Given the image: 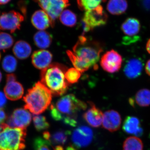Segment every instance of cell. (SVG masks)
<instances>
[{
    "label": "cell",
    "mask_w": 150,
    "mask_h": 150,
    "mask_svg": "<svg viewBox=\"0 0 150 150\" xmlns=\"http://www.w3.org/2000/svg\"><path fill=\"white\" fill-rule=\"evenodd\" d=\"M103 51L99 42L81 35L73 47V51H67V54L74 68L82 73L91 67L98 68L97 63Z\"/></svg>",
    "instance_id": "obj_1"
},
{
    "label": "cell",
    "mask_w": 150,
    "mask_h": 150,
    "mask_svg": "<svg viewBox=\"0 0 150 150\" xmlns=\"http://www.w3.org/2000/svg\"><path fill=\"white\" fill-rule=\"evenodd\" d=\"M86 108L85 103L70 94L62 97L55 105H51L50 113L54 120L75 126L77 124V114L81 110H85Z\"/></svg>",
    "instance_id": "obj_2"
},
{
    "label": "cell",
    "mask_w": 150,
    "mask_h": 150,
    "mask_svg": "<svg viewBox=\"0 0 150 150\" xmlns=\"http://www.w3.org/2000/svg\"><path fill=\"white\" fill-rule=\"evenodd\" d=\"M67 68L57 63L51 64L40 73V82L55 96H61L67 92L69 83L65 79Z\"/></svg>",
    "instance_id": "obj_3"
},
{
    "label": "cell",
    "mask_w": 150,
    "mask_h": 150,
    "mask_svg": "<svg viewBox=\"0 0 150 150\" xmlns=\"http://www.w3.org/2000/svg\"><path fill=\"white\" fill-rule=\"evenodd\" d=\"M52 98L51 92L40 81L38 82L23 97L24 108L34 115H39L50 106Z\"/></svg>",
    "instance_id": "obj_4"
},
{
    "label": "cell",
    "mask_w": 150,
    "mask_h": 150,
    "mask_svg": "<svg viewBox=\"0 0 150 150\" xmlns=\"http://www.w3.org/2000/svg\"><path fill=\"white\" fill-rule=\"evenodd\" d=\"M26 134V129L7 126L0 133V150H24Z\"/></svg>",
    "instance_id": "obj_5"
},
{
    "label": "cell",
    "mask_w": 150,
    "mask_h": 150,
    "mask_svg": "<svg viewBox=\"0 0 150 150\" xmlns=\"http://www.w3.org/2000/svg\"><path fill=\"white\" fill-rule=\"evenodd\" d=\"M108 15L101 6L93 10L86 11L82 20L84 32H87L104 25L107 23Z\"/></svg>",
    "instance_id": "obj_6"
},
{
    "label": "cell",
    "mask_w": 150,
    "mask_h": 150,
    "mask_svg": "<svg viewBox=\"0 0 150 150\" xmlns=\"http://www.w3.org/2000/svg\"><path fill=\"white\" fill-rule=\"evenodd\" d=\"M36 2L50 18L52 27H54L55 20L60 16L64 9L70 5L69 1L66 0H43Z\"/></svg>",
    "instance_id": "obj_7"
},
{
    "label": "cell",
    "mask_w": 150,
    "mask_h": 150,
    "mask_svg": "<svg viewBox=\"0 0 150 150\" xmlns=\"http://www.w3.org/2000/svg\"><path fill=\"white\" fill-rule=\"evenodd\" d=\"M24 20V17L15 11L3 13L0 16V29L8 30L13 33L20 29L21 23Z\"/></svg>",
    "instance_id": "obj_8"
},
{
    "label": "cell",
    "mask_w": 150,
    "mask_h": 150,
    "mask_svg": "<svg viewBox=\"0 0 150 150\" xmlns=\"http://www.w3.org/2000/svg\"><path fill=\"white\" fill-rule=\"evenodd\" d=\"M32 117L29 111L23 108L15 109L7 119L6 124L11 128L26 129L31 123Z\"/></svg>",
    "instance_id": "obj_9"
},
{
    "label": "cell",
    "mask_w": 150,
    "mask_h": 150,
    "mask_svg": "<svg viewBox=\"0 0 150 150\" xmlns=\"http://www.w3.org/2000/svg\"><path fill=\"white\" fill-rule=\"evenodd\" d=\"M122 58L118 52L114 50L108 51L100 59V66L103 69L109 73H114L120 69Z\"/></svg>",
    "instance_id": "obj_10"
},
{
    "label": "cell",
    "mask_w": 150,
    "mask_h": 150,
    "mask_svg": "<svg viewBox=\"0 0 150 150\" xmlns=\"http://www.w3.org/2000/svg\"><path fill=\"white\" fill-rule=\"evenodd\" d=\"M93 137V132L90 128L81 126L73 132L71 140L76 148H81L88 146L92 141Z\"/></svg>",
    "instance_id": "obj_11"
},
{
    "label": "cell",
    "mask_w": 150,
    "mask_h": 150,
    "mask_svg": "<svg viewBox=\"0 0 150 150\" xmlns=\"http://www.w3.org/2000/svg\"><path fill=\"white\" fill-rule=\"evenodd\" d=\"M140 28V22L138 19L133 18H127L121 26V30L127 37L124 39V43L127 44L137 40V35L139 32Z\"/></svg>",
    "instance_id": "obj_12"
},
{
    "label": "cell",
    "mask_w": 150,
    "mask_h": 150,
    "mask_svg": "<svg viewBox=\"0 0 150 150\" xmlns=\"http://www.w3.org/2000/svg\"><path fill=\"white\" fill-rule=\"evenodd\" d=\"M121 121L119 112L115 110H108L103 113L102 126L110 132H115L120 129Z\"/></svg>",
    "instance_id": "obj_13"
},
{
    "label": "cell",
    "mask_w": 150,
    "mask_h": 150,
    "mask_svg": "<svg viewBox=\"0 0 150 150\" xmlns=\"http://www.w3.org/2000/svg\"><path fill=\"white\" fill-rule=\"evenodd\" d=\"M52 58V54L47 50L35 51L32 56V64L38 69H44L51 64Z\"/></svg>",
    "instance_id": "obj_14"
},
{
    "label": "cell",
    "mask_w": 150,
    "mask_h": 150,
    "mask_svg": "<svg viewBox=\"0 0 150 150\" xmlns=\"http://www.w3.org/2000/svg\"><path fill=\"white\" fill-rule=\"evenodd\" d=\"M90 108L84 113V119L91 127L98 128L102 124L103 113L93 103H90Z\"/></svg>",
    "instance_id": "obj_15"
},
{
    "label": "cell",
    "mask_w": 150,
    "mask_h": 150,
    "mask_svg": "<svg viewBox=\"0 0 150 150\" xmlns=\"http://www.w3.org/2000/svg\"><path fill=\"white\" fill-rule=\"evenodd\" d=\"M6 97L12 101L21 99L24 94V88L21 83L16 81L7 82L4 88Z\"/></svg>",
    "instance_id": "obj_16"
},
{
    "label": "cell",
    "mask_w": 150,
    "mask_h": 150,
    "mask_svg": "<svg viewBox=\"0 0 150 150\" xmlns=\"http://www.w3.org/2000/svg\"><path fill=\"white\" fill-rule=\"evenodd\" d=\"M143 67V63L140 59L134 58L130 59L124 67V74L129 79H136L142 74Z\"/></svg>",
    "instance_id": "obj_17"
},
{
    "label": "cell",
    "mask_w": 150,
    "mask_h": 150,
    "mask_svg": "<svg viewBox=\"0 0 150 150\" xmlns=\"http://www.w3.org/2000/svg\"><path fill=\"white\" fill-rule=\"evenodd\" d=\"M123 129L127 134H134L137 137H141L143 134V129L141 127L139 120L135 116L126 117L123 122Z\"/></svg>",
    "instance_id": "obj_18"
},
{
    "label": "cell",
    "mask_w": 150,
    "mask_h": 150,
    "mask_svg": "<svg viewBox=\"0 0 150 150\" xmlns=\"http://www.w3.org/2000/svg\"><path fill=\"white\" fill-rule=\"evenodd\" d=\"M69 134V131L64 130H59L52 134L46 131L43 132V138L48 141L51 145L62 146L67 143Z\"/></svg>",
    "instance_id": "obj_19"
},
{
    "label": "cell",
    "mask_w": 150,
    "mask_h": 150,
    "mask_svg": "<svg viewBox=\"0 0 150 150\" xmlns=\"http://www.w3.org/2000/svg\"><path fill=\"white\" fill-rule=\"evenodd\" d=\"M31 21L33 25L39 30H44L50 25L52 26L50 18L43 10L36 11L32 15Z\"/></svg>",
    "instance_id": "obj_20"
},
{
    "label": "cell",
    "mask_w": 150,
    "mask_h": 150,
    "mask_svg": "<svg viewBox=\"0 0 150 150\" xmlns=\"http://www.w3.org/2000/svg\"><path fill=\"white\" fill-rule=\"evenodd\" d=\"M31 46L26 41L19 40L15 44L13 48L14 55L18 59L23 60L27 59L31 53Z\"/></svg>",
    "instance_id": "obj_21"
},
{
    "label": "cell",
    "mask_w": 150,
    "mask_h": 150,
    "mask_svg": "<svg viewBox=\"0 0 150 150\" xmlns=\"http://www.w3.org/2000/svg\"><path fill=\"white\" fill-rule=\"evenodd\" d=\"M33 40L35 45L38 48L45 49L51 45L52 36L49 33L41 30L35 33L33 37Z\"/></svg>",
    "instance_id": "obj_22"
},
{
    "label": "cell",
    "mask_w": 150,
    "mask_h": 150,
    "mask_svg": "<svg viewBox=\"0 0 150 150\" xmlns=\"http://www.w3.org/2000/svg\"><path fill=\"white\" fill-rule=\"evenodd\" d=\"M128 8V3L124 0H111L109 1L107 9L112 15H118L124 13Z\"/></svg>",
    "instance_id": "obj_23"
},
{
    "label": "cell",
    "mask_w": 150,
    "mask_h": 150,
    "mask_svg": "<svg viewBox=\"0 0 150 150\" xmlns=\"http://www.w3.org/2000/svg\"><path fill=\"white\" fill-rule=\"evenodd\" d=\"M123 150H143V142L139 138L136 137H128L123 144Z\"/></svg>",
    "instance_id": "obj_24"
},
{
    "label": "cell",
    "mask_w": 150,
    "mask_h": 150,
    "mask_svg": "<svg viewBox=\"0 0 150 150\" xmlns=\"http://www.w3.org/2000/svg\"><path fill=\"white\" fill-rule=\"evenodd\" d=\"M136 103L141 107H147L150 105V90L142 89L137 92L135 96Z\"/></svg>",
    "instance_id": "obj_25"
},
{
    "label": "cell",
    "mask_w": 150,
    "mask_h": 150,
    "mask_svg": "<svg viewBox=\"0 0 150 150\" xmlns=\"http://www.w3.org/2000/svg\"><path fill=\"white\" fill-rule=\"evenodd\" d=\"M60 20L64 25L72 27L76 23L77 16L71 11L65 10L60 15Z\"/></svg>",
    "instance_id": "obj_26"
},
{
    "label": "cell",
    "mask_w": 150,
    "mask_h": 150,
    "mask_svg": "<svg viewBox=\"0 0 150 150\" xmlns=\"http://www.w3.org/2000/svg\"><path fill=\"white\" fill-rule=\"evenodd\" d=\"M33 122L35 129L38 131H45L50 127V124L45 116L40 115H34Z\"/></svg>",
    "instance_id": "obj_27"
},
{
    "label": "cell",
    "mask_w": 150,
    "mask_h": 150,
    "mask_svg": "<svg viewBox=\"0 0 150 150\" xmlns=\"http://www.w3.org/2000/svg\"><path fill=\"white\" fill-rule=\"evenodd\" d=\"M3 69L8 73H12L16 70L17 61L11 55H7L4 57L2 62Z\"/></svg>",
    "instance_id": "obj_28"
},
{
    "label": "cell",
    "mask_w": 150,
    "mask_h": 150,
    "mask_svg": "<svg viewBox=\"0 0 150 150\" xmlns=\"http://www.w3.org/2000/svg\"><path fill=\"white\" fill-rule=\"evenodd\" d=\"M102 1L94 0H80L77 1L78 6L81 10L86 11L93 10L100 5Z\"/></svg>",
    "instance_id": "obj_29"
},
{
    "label": "cell",
    "mask_w": 150,
    "mask_h": 150,
    "mask_svg": "<svg viewBox=\"0 0 150 150\" xmlns=\"http://www.w3.org/2000/svg\"><path fill=\"white\" fill-rule=\"evenodd\" d=\"M81 73L76 68H72L67 69L65 74V79L69 84L78 82L81 77Z\"/></svg>",
    "instance_id": "obj_30"
},
{
    "label": "cell",
    "mask_w": 150,
    "mask_h": 150,
    "mask_svg": "<svg viewBox=\"0 0 150 150\" xmlns=\"http://www.w3.org/2000/svg\"><path fill=\"white\" fill-rule=\"evenodd\" d=\"M13 39L12 36L5 33H0V50H5L12 46Z\"/></svg>",
    "instance_id": "obj_31"
},
{
    "label": "cell",
    "mask_w": 150,
    "mask_h": 150,
    "mask_svg": "<svg viewBox=\"0 0 150 150\" xmlns=\"http://www.w3.org/2000/svg\"><path fill=\"white\" fill-rule=\"evenodd\" d=\"M51 146L48 141L41 137H37L33 141L34 150H51L50 146Z\"/></svg>",
    "instance_id": "obj_32"
},
{
    "label": "cell",
    "mask_w": 150,
    "mask_h": 150,
    "mask_svg": "<svg viewBox=\"0 0 150 150\" xmlns=\"http://www.w3.org/2000/svg\"><path fill=\"white\" fill-rule=\"evenodd\" d=\"M7 99L5 95L0 91V109H2L6 104Z\"/></svg>",
    "instance_id": "obj_33"
},
{
    "label": "cell",
    "mask_w": 150,
    "mask_h": 150,
    "mask_svg": "<svg viewBox=\"0 0 150 150\" xmlns=\"http://www.w3.org/2000/svg\"><path fill=\"white\" fill-rule=\"evenodd\" d=\"M7 119V116L4 110L0 109V124H3Z\"/></svg>",
    "instance_id": "obj_34"
},
{
    "label": "cell",
    "mask_w": 150,
    "mask_h": 150,
    "mask_svg": "<svg viewBox=\"0 0 150 150\" xmlns=\"http://www.w3.org/2000/svg\"><path fill=\"white\" fill-rule=\"evenodd\" d=\"M54 150H77L76 148L74 147L73 146H68L67 148H64L63 146H58L53 147Z\"/></svg>",
    "instance_id": "obj_35"
},
{
    "label": "cell",
    "mask_w": 150,
    "mask_h": 150,
    "mask_svg": "<svg viewBox=\"0 0 150 150\" xmlns=\"http://www.w3.org/2000/svg\"><path fill=\"white\" fill-rule=\"evenodd\" d=\"M16 76L14 74H8L6 76V82L12 81H16Z\"/></svg>",
    "instance_id": "obj_36"
},
{
    "label": "cell",
    "mask_w": 150,
    "mask_h": 150,
    "mask_svg": "<svg viewBox=\"0 0 150 150\" xmlns=\"http://www.w3.org/2000/svg\"><path fill=\"white\" fill-rule=\"evenodd\" d=\"M145 71L148 75L150 76V59L148 61L145 67Z\"/></svg>",
    "instance_id": "obj_37"
},
{
    "label": "cell",
    "mask_w": 150,
    "mask_h": 150,
    "mask_svg": "<svg viewBox=\"0 0 150 150\" xmlns=\"http://www.w3.org/2000/svg\"><path fill=\"white\" fill-rule=\"evenodd\" d=\"M7 126H8V125L5 123L0 124V133H1V131H2L3 130H4Z\"/></svg>",
    "instance_id": "obj_38"
},
{
    "label": "cell",
    "mask_w": 150,
    "mask_h": 150,
    "mask_svg": "<svg viewBox=\"0 0 150 150\" xmlns=\"http://www.w3.org/2000/svg\"><path fill=\"white\" fill-rule=\"evenodd\" d=\"M146 48L147 51L149 52V54H150V39H149L147 43Z\"/></svg>",
    "instance_id": "obj_39"
},
{
    "label": "cell",
    "mask_w": 150,
    "mask_h": 150,
    "mask_svg": "<svg viewBox=\"0 0 150 150\" xmlns=\"http://www.w3.org/2000/svg\"><path fill=\"white\" fill-rule=\"evenodd\" d=\"M10 1H9V0H3V1L0 0V5L6 4H7Z\"/></svg>",
    "instance_id": "obj_40"
},
{
    "label": "cell",
    "mask_w": 150,
    "mask_h": 150,
    "mask_svg": "<svg viewBox=\"0 0 150 150\" xmlns=\"http://www.w3.org/2000/svg\"><path fill=\"white\" fill-rule=\"evenodd\" d=\"M2 77V76L1 73L0 71V82H1V81Z\"/></svg>",
    "instance_id": "obj_41"
},
{
    "label": "cell",
    "mask_w": 150,
    "mask_h": 150,
    "mask_svg": "<svg viewBox=\"0 0 150 150\" xmlns=\"http://www.w3.org/2000/svg\"><path fill=\"white\" fill-rule=\"evenodd\" d=\"M1 53H0V61H1Z\"/></svg>",
    "instance_id": "obj_42"
}]
</instances>
